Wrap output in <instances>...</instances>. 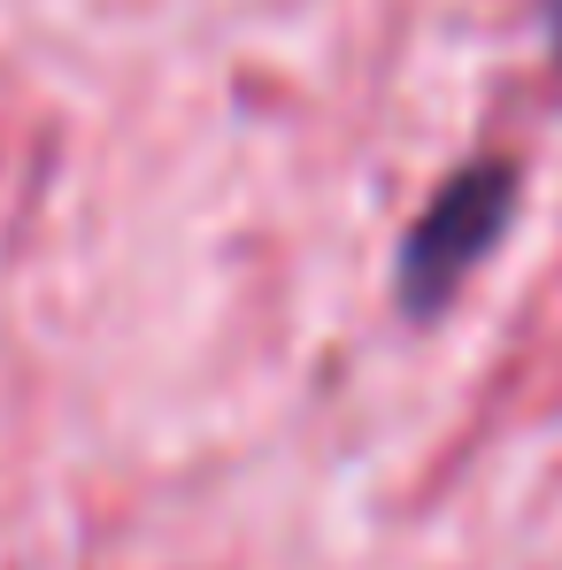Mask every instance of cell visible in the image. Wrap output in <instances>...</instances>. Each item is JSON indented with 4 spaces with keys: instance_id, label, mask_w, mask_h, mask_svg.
<instances>
[{
    "instance_id": "obj_1",
    "label": "cell",
    "mask_w": 562,
    "mask_h": 570,
    "mask_svg": "<svg viewBox=\"0 0 562 570\" xmlns=\"http://www.w3.org/2000/svg\"><path fill=\"white\" fill-rule=\"evenodd\" d=\"M516 163L485 155V163H463L455 178H440V193L424 200V216L408 224L401 239V263H393V301L408 324H432L455 293H463L485 255L501 247V232L516 224Z\"/></svg>"
},
{
    "instance_id": "obj_2",
    "label": "cell",
    "mask_w": 562,
    "mask_h": 570,
    "mask_svg": "<svg viewBox=\"0 0 562 570\" xmlns=\"http://www.w3.org/2000/svg\"><path fill=\"white\" fill-rule=\"evenodd\" d=\"M540 31H548V55H555V70H562V0H540Z\"/></svg>"
}]
</instances>
